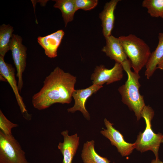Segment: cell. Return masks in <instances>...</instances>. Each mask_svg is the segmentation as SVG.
<instances>
[{"label": "cell", "instance_id": "1", "mask_svg": "<svg viewBox=\"0 0 163 163\" xmlns=\"http://www.w3.org/2000/svg\"><path fill=\"white\" fill-rule=\"evenodd\" d=\"M76 82V76L56 67L46 77L40 90L32 96L33 107L41 110L55 103H70Z\"/></svg>", "mask_w": 163, "mask_h": 163}, {"label": "cell", "instance_id": "2", "mask_svg": "<svg viewBox=\"0 0 163 163\" xmlns=\"http://www.w3.org/2000/svg\"><path fill=\"white\" fill-rule=\"evenodd\" d=\"M121 64L128 78L125 83L119 88L118 91L121 96L122 102L134 111L139 120L142 117V112L145 106L144 96L139 91L141 86L139 82L140 77L139 73L132 71L131 64L129 59Z\"/></svg>", "mask_w": 163, "mask_h": 163}, {"label": "cell", "instance_id": "3", "mask_svg": "<svg viewBox=\"0 0 163 163\" xmlns=\"http://www.w3.org/2000/svg\"><path fill=\"white\" fill-rule=\"evenodd\" d=\"M134 72L139 73L147 63L151 53L149 47L142 39L133 34L119 37Z\"/></svg>", "mask_w": 163, "mask_h": 163}, {"label": "cell", "instance_id": "4", "mask_svg": "<svg viewBox=\"0 0 163 163\" xmlns=\"http://www.w3.org/2000/svg\"><path fill=\"white\" fill-rule=\"evenodd\" d=\"M154 115V112L149 106H145L141 113V117L145 120L146 127L144 131L140 132L134 142L135 149L141 152L150 150L155 154V158H158V150L160 145L163 143V135L155 133L151 128V121Z\"/></svg>", "mask_w": 163, "mask_h": 163}, {"label": "cell", "instance_id": "5", "mask_svg": "<svg viewBox=\"0 0 163 163\" xmlns=\"http://www.w3.org/2000/svg\"><path fill=\"white\" fill-rule=\"evenodd\" d=\"M25 152L12 134L0 131V163H28Z\"/></svg>", "mask_w": 163, "mask_h": 163}, {"label": "cell", "instance_id": "6", "mask_svg": "<svg viewBox=\"0 0 163 163\" xmlns=\"http://www.w3.org/2000/svg\"><path fill=\"white\" fill-rule=\"evenodd\" d=\"M21 36L13 34L10 44L12 58L17 70L18 86L21 92L23 86V74L26 67L27 49L22 43Z\"/></svg>", "mask_w": 163, "mask_h": 163}, {"label": "cell", "instance_id": "7", "mask_svg": "<svg viewBox=\"0 0 163 163\" xmlns=\"http://www.w3.org/2000/svg\"><path fill=\"white\" fill-rule=\"evenodd\" d=\"M123 70L121 64L117 62L110 69L102 65L96 66L91 76L92 84L102 86L105 83L108 85L119 81L123 77Z\"/></svg>", "mask_w": 163, "mask_h": 163}, {"label": "cell", "instance_id": "8", "mask_svg": "<svg viewBox=\"0 0 163 163\" xmlns=\"http://www.w3.org/2000/svg\"><path fill=\"white\" fill-rule=\"evenodd\" d=\"M104 120L107 129H104L101 131V133L110 140L112 145L116 147L118 152L122 156L130 154L135 149V143L126 142L123 135L113 127V123L106 118Z\"/></svg>", "mask_w": 163, "mask_h": 163}, {"label": "cell", "instance_id": "9", "mask_svg": "<svg viewBox=\"0 0 163 163\" xmlns=\"http://www.w3.org/2000/svg\"><path fill=\"white\" fill-rule=\"evenodd\" d=\"M0 74L6 79L12 88L21 113L27 120H30L31 116L29 114L19 94L18 85L15 78V69L12 66L5 62L4 57L0 56Z\"/></svg>", "mask_w": 163, "mask_h": 163}, {"label": "cell", "instance_id": "10", "mask_svg": "<svg viewBox=\"0 0 163 163\" xmlns=\"http://www.w3.org/2000/svg\"><path fill=\"white\" fill-rule=\"evenodd\" d=\"M102 87V86L92 84L85 89L75 90L72 95L75 100V104L73 107L67 109L68 112L73 113L77 110L80 111L86 118L89 120L90 115L85 107L86 101Z\"/></svg>", "mask_w": 163, "mask_h": 163}, {"label": "cell", "instance_id": "11", "mask_svg": "<svg viewBox=\"0 0 163 163\" xmlns=\"http://www.w3.org/2000/svg\"><path fill=\"white\" fill-rule=\"evenodd\" d=\"M64 34L63 30H60L45 36L37 37L38 43L43 49L48 57L54 58L57 56V50Z\"/></svg>", "mask_w": 163, "mask_h": 163}, {"label": "cell", "instance_id": "12", "mask_svg": "<svg viewBox=\"0 0 163 163\" xmlns=\"http://www.w3.org/2000/svg\"><path fill=\"white\" fill-rule=\"evenodd\" d=\"M61 134L63 137V142H60L58 147L63 156L62 163H72L79 145V137L77 133L69 136L67 130L62 131Z\"/></svg>", "mask_w": 163, "mask_h": 163}, {"label": "cell", "instance_id": "13", "mask_svg": "<svg viewBox=\"0 0 163 163\" xmlns=\"http://www.w3.org/2000/svg\"><path fill=\"white\" fill-rule=\"evenodd\" d=\"M106 44L102 51L111 59L122 64L128 59L119 38L111 35L105 37Z\"/></svg>", "mask_w": 163, "mask_h": 163}, {"label": "cell", "instance_id": "14", "mask_svg": "<svg viewBox=\"0 0 163 163\" xmlns=\"http://www.w3.org/2000/svg\"><path fill=\"white\" fill-rule=\"evenodd\" d=\"M120 0H111L105 3L99 17L102 22V33L105 37L111 35L115 21L114 12Z\"/></svg>", "mask_w": 163, "mask_h": 163}, {"label": "cell", "instance_id": "15", "mask_svg": "<svg viewBox=\"0 0 163 163\" xmlns=\"http://www.w3.org/2000/svg\"><path fill=\"white\" fill-rule=\"evenodd\" d=\"M158 42L155 50L151 53L146 66L145 75L148 79L152 75L157 67L163 58V33H159L158 35Z\"/></svg>", "mask_w": 163, "mask_h": 163}, {"label": "cell", "instance_id": "16", "mask_svg": "<svg viewBox=\"0 0 163 163\" xmlns=\"http://www.w3.org/2000/svg\"><path fill=\"white\" fill-rule=\"evenodd\" d=\"M94 140L87 141L83 145L81 157L84 163H110L106 158L99 155L95 150Z\"/></svg>", "mask_w": 163, "mask_h": 163}, {"label": "cell", "instance_id": "17", "mask_svg": "<svg viewBox=\"0 0 163 163\" xmlns=\"http://www.w3.org/2000/svg\"><path fill=\"white\" fill-rule=\"evenodd\" d=\"M53 7L59 9L62 13L65 27L72 21L75 12L77 11L74 0H55Z\"/></svg>", "mask_w": 163, "mask_h": 163}, {"label": "cell", "instance_id": "18", "mask_svg": "<svg viewBox=\"0 0 163 163\" xmlns=\"http://www.w3.org/2000/svg\"><path fill=\"white\" fill-rule=\"evenodd\" d=\"M14 31L13 27L9 24L0 26V56L4 57L10 50V44Z\"/></svg>", "mask_w": 163, "mask_h": 163}, {"label": "cell", "instance_id": "19", "mask_svg": "<svg viewBox=\"0 0 163 163\" xmlns=\"http://www.w3.org/2000/svg\"><path fill=\"white\" fill-rule=\"evenodd\" d=\"M142 5L151 16L163 19V0H144Z\"/></svg>", "mask_w": 163, "mask_h": 163}, {"label": "cell", "instance_id": "20", "mask_svg": "<svg viewBox=\"0 0 163 163\" xmlns=\"http://www.w3.org/2000/svg\"><path fill=\"white\" fill-rule=\"evenodd\" d=\"M18 125L12 123L5 116L2 111L0 110V131L6 135H12L11 129L16 127Z\"/></svg>", "mask_w": 163, "mask_h": 163}, {"label": "cell", "instance_id": "21", "mask_svg": "<svg viewBox=\"0 0 163 163\" xmlns=\"http://www.w3.org/2000/svg\"><path fill=\"white\" fill-rule=\"evenodd\" d=\"M77 11L82 9L85 11L91 10L98 4L97 0H74Z\"/></svg>", "mask_w": 163, "mask_h": 163}, {"label": "cell", "instance_id": "22", "mask_svg": "<svg viewBox=\"0 0 163 163\" xmlns=\"http://www.w3.org/2000/svg\"><path fill=\"white\" fill-rule=\"evenodd\" d=\"M157 69H159L163 70V58L158 64Z\"/></svg>", "mask_w": 163, "mask_h": 163}, {"label": "cell", "instance_id": "23", "mask_svg": "<svg viewBox=\"0 0 163 163\" xmlns=\"http://www.w3.org/2000/svg\"><path fill=\"white\" fill-rule=\"evenodd\" d=\"M151 163H163V162L161 161L158 158L152 160Z\"/></svg>", "mask_w": 163, "mask_h": 163}, {"label": "cell", "instance_id": "24", "mask_svg": "<svg viewBox=\"0 0 163 163\" xmlns=\"http://www.w3.org/2000/svg\"><path fill=\"white\" fill-rule=\"evenodd\" d=\"M0 75V80L1 81L7 82L6 79L3 77V76L2 75Z\"/></svg>", "mask_w": 163, "mask_h": 163}, {"label": "cell", "instance_id": "25", "mask_svg": "<svg viewBox=\"0 0 163 163\" xmlns=\"http://www.w3.org/2000/svg\"><path fill=\"white\" fill-rule=\"evenodd\" d=\"M28 163H29L28 162Z\"/></svg>", "mask_w": 163, "mask_h": 163}]
</instances>
